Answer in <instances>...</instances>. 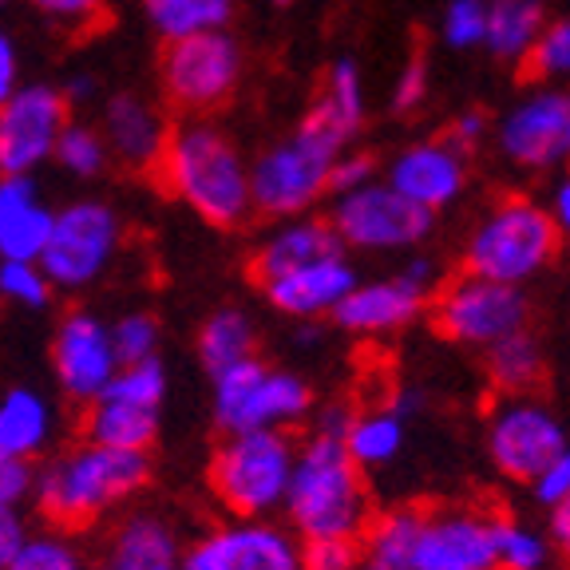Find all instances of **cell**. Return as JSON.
I'll return each mask as SVG.
<instances>
[{
	"label": "cell",
	"instance_id": "obj_35",
	"mask_svg": "<svg viewBox=\"0 0 570 570\" xmlns=\"http://www.w3.org/2000/svg\"><path fill=\"white\" fill-rule=\"evenodd\" d=\"M495 559L499 570H543L551 559V543L515 519H495Z\"/></svg>",
	"mask_w": 570,
	"mask_h": 570
},
{
	"label": "cell",
	"instance_id": "obj_39",
	"mask_svg": "<svg viewBox=\"0 0 570 570\" xmlns=\"http://www.w3.org/2000/svg\"><path fill=\"white\" fill-rule=\"evenodd\" d=\"M4 570H83V559L60 534H28Z\"/></svg>",
	"mask_w": 570,
	"mask_h": 570
},
{
	"label": "cell",
	"instance_id": "obj_7",
	"mask_svg": "<svg viewBox=\"0 0 570 570\" xmlns=\"http://www.w3.org/2000/svg\"><path fill=\"white\" fill-rule=\"evenodd\" d=\"M313 412V389L289 368L246 361L214 376V424L223 436L289 432Z\"/></svg>",
	"mask_w": 570,
	"mask_h": 570
},
{
	"label": "cell",
	"instance_id": "obj_51",
	"mask_svg": "<svg viewBox=\"0 0 570 570\" xmlns=\"http://www.w3.org/2000/svg\"><path fill=\"white\" fill-rule=\"evenodd\" d=\"M424 404H428L424 389H412V384H404V389H396L389 401H384V409H389L396 420H404V424H409V420H416L420 412H424Z\"/></svg>",
	"mask_w": 570,
	"mask_h": 570
},
{
	"label": "cell",
	"instance_id": "obj_18",
	"mask_svg": "<svg viewBox=\"0 0 570 570\" xmlns=\"http://www.w3.org/2000/svg\"><path fill=\"white\" fill-rule=\"evenodd\" d=\"M52 368L60 389L76 404H91L119 373V356L111 348V330L88 309H76L60 321L52 337Z\"/></svg>",
	"mask_w": 570,
	"mask_h": 570
},
{
	"label": "cell",
	"instance_id": "obj_9",
	"mask_svg": "<svg viewBox=\"0 0 570 570\" xmlns=\"http://www.w3.org/2000/svg\"><path fill=\"white\" fill-rule=\"evenodd\" d=\"M325 223L333 226L341 249H361V254H416L432 230H436V214L420 210L416 203L401 198L396 190L376 178L368 187H356L348 195L333 198V210Z\"/></svg>",
	"mask_w": 570,
	"mask_h": 570
},
{
	"label": "cell",
	"instance_id": "obj_27",
	"mask_svg": "<svg viewBox=\"0 0 570 570\" xmlns=\"http://www.w3.org/2000/svg\"><path fill=\"white\" fill-rule=\"evenodd\" d=\"M424 511L416 508H392L384 515H373L361 534V559L356 570H416V534Z\"/></svg>",
	"mask_w": 570,
	"mask_h": 570
},
{
	"label": "cell",
	"instance_id": "obj_25",
	"mask_svg": "<svg viewBox=\"0 0 570 570\" xmlns=\"http://www.w3.org/2000/svg\"><path fill=\"white\" fill-rule=\"evenodd\" d=\"M183 547L167 519L135 511L111 531L96 570H178Z\"/></svg>",
	"mask_w": 570,
	"mask_h": 570
},
{
	"label": "cell",
	"instance_id": "obj_53",
	"mask_svg": "<svg viewBox=\"0 0 570 570\" xmlns=\"http://www.w3.org/2000/svg\"><path fill=\"white\" fill-rule=\"evenodd\" d=\"M96 76H88V71H76V76H71L68 83H63V104H88L91 96H96Z\"/></svg>",
	"mask_w": 570,
	"mask_h": 570
},
{
	"label": "cell",
	"instance_id": "obj_16",
	"mask_svg": "<svg viewBox=\"0 0 570 570\" xmlns=\"http://www.w3.org/2000/svg\"><path fill=\"white\" fill-rule=\"evenodd\" d=\"M68 124V104L48 83H20L0 104V178H28L52 159Z\"/></svg>",
	"mask_w": 570,
	"mask_h": 570
},
{
	"label": "cell",
	"instance_id": "obj_22",
	"mask_svg": "<svg viewBox=\"0 0 570 570\" xmlns=\"http://www.w3.org/2000/svg\"><path fill=\"white\" fill-rule=\"evenodd\" d=\"M104 142H107V155L119 159L124 167H155L167 151V124L163 116L155 111L151 104L135 91H116V96H107L104 104Z\"/></svg>",
	"mask_w": 570,
	"mask_h": 570
},
{
	"label": "cell",
	"instance_id": "obj_14",
	"mask_svg": "<svg viewBox=\"0 0 570 570\" xmlns=\"http://www.w3.org/2000/svg\"><path fill=\"white\" fill-rule=\"evenodd\" d=\"M499 155L519 170L570 167V88H539L495 124Z\"/></svg>",
	"mask_w": 570,
	"mask_h": 570
},
{
	"label": "cell",
	"instance_id": "obj_55",
	"mask_svg": "<svg viewBox=\"0 0 570 570\" xmlns=\"http://www.w3.org/2000/svg\"><path fill=\"white\" fill-rule=\"evenodd\" d=\"M4 4H9V0H0V12H4Z\"/></svg>",
	"mask_w": 570,
	"mask_h": 570
},
{
	"label": "cell",
	"instance_id": "obj_23",
	"mask_svg": "<svg viewBox=\"0 0 570 570\" xmlns=\"http://www.w3.org/2000/svg\"><path fill=\"white\" fill-rule=\"evenodd\" d=\"M333 254H345L333 226L325 218H317V214H302V218H289V223L277 226L269 238H262V246L249 258V274L258 285H266L282 274H294V269L313 266L321 258H333Z\"/></svg>",
	"mask_w": 570,
	"mask_h": 570
},
{
	"label": "cell",
	"instance_id": "obj_46",
	"mask_svg": "<svg viewBox=\"0 0 570 570\" xmlns=\"http://www.w3.org/2000/svg\"><path fill=\"white\" fill-rule=\"evenodd\" d=\"M534 499L543 503V508H559L562 499H570V444L554 455L551 463L543 468V475L531 483Z\"/></svg>",
	"mask_w": 570,
	"mask_h": 570
},
{
	"label": "cell",
	"instance_id": "obj_4",
	"mask_svg": "<svg viewBox=\"0 0 570 570\" xmlns=\"http://www.w3.org/2000/svg\"><path fill=\"white\" fill-rule=\"evenodd\" d=\"M562 249V234L543 203L511 195L495 203L463 242V274L523 289Z\"/></svg>",
	"mask_w": 570,
	"mask_h": 570
},
{
	"label": "cell",
	"instance_id": "obj_49",
	"mask_svg": "<svg viewBox=\"0 0 570 570\" xmlns=\"http://www.w3.org/2000/svg\"><path fill=\"white\" fill-rule=\"evenodd\" d=\"M20 88V52L4 28H0V104Z\"/></svg>",
	"mask_w": 570,
	"mask_h": 570
},
{
	"label": "cell",
	"instance_id": "obj_52",
	"mask_svg": "<svg viewBox=\"0 0 570 570\" xmlns=\"http://www.w3.org/2000/svg\"><path fill=\"white\" fill-rule=\"evenodd\" d=\"M551 547L570 559V499H562L559 508H551Z\"/></svg>",
	"mask_w": 570,
	"mask_h": 570
},
{
	"label": "cell",
	"instance_id": "obj_42",
	"mask_svg": "<svg viewBox=\"0 0 570 570\" xmlns=\"http://www.w3.org/2000/svg\"><path fill=\"white\" fill-rule=\"evenodd\" d=\"M381 178V163L373 159L368 151H341L333 159V170H330V195H348L356 187H368Z\"/></svg>",
	"mask_w": 570,
	"mask_h": 570
},
{
	"label": "cell",
	"instance_id": "obj_20",
	"mask_svg": "<svg viewBox=\"0 0 570 570\" xmlns=\"http://www.w3.org/2000/svg\"><path fill=\"white\" fill-rule=\"evenodd\" d=\"M432 297L412 285L409 277L389 274L373 282H356L345 302L333 309V325L353 337H389V333L409 330L420 313H428Z\"/></svg>",
	"mask_w": 570,
	"mask_h": 570
},
{
	"label": "cell",
	"instance_id": "obj_3",
	"mask_svg": "<svg viewBox=\"0 0 570 570\" xmlns=\"http://www.w3.org/2000/svg\"><path fill=\"white\" fill-rule=\"evenodd\" d=\"M163 178L175 198L190 206L203 223L218 230L249 223V163L242 151L210 124H187L167 139L159 159Z\"/></svg>",
	"mask_w": 570,
	"mask_h": 570
},
{
	"label": "cell",
	"instance_id": "obj_44",
	"mask_svg": "<svg viewBox=\"0 0 570 570\" xmlns=\"http://www.w3.org/2000/svg\"><path fill=\"white\" fill-rule=\"evenodd\" d=\"M428 99V60L424 56H412L401 68L396 83H392V111L396 116H412L420 111V104Z\"/></svg>",
	"mask_w": 570,
	"mask_h": 570
},
{
	"label": "cell",
	"instance_id": "obj_38",
	"mask_svg": "<svg viewBox=\"0 0 570 570\" xmlns=\"http://www.w3.org/2000/svg\"><path fill=\"white\" fill-rule=\"evenodd\" d=\"M527 71L534 80H567L570 76V17L547 20L534 52L527 56Z\"/></svg>",
	"mask_w": 570,
	"mask_h": 570
},
{
	"label": "cell",
	"instance_id": "obj_5",
	"mask_svg": "<svg viewBox=\"0 0 570 570\" xmlns=\"http://www.w3.org/2000/svg\"><path fill=\"white\" fill-rule=\"evenodd\" d=\"M341 151H348V142L305 111L294 135L277 139L274 147H266L258 159L249 163L254 214L282 218V223L309 214L321 198L330 195V170Z\"/></svg>",
	"mask_w": 570,
	"mask_h": 570
},
{
	"label": "cell",
	"instance_id": "obj_17",
	"mask_svg": "<svg viewBox=\"0 0 570 570\" xmlns=\"http://www.w3.org/2000/svg\"><path fill=\"white\" fill-rule=\"evenodd\" d=\"M495 519L472 508L424 511L416 534V570H499Z\"/></svg>",
	"mask_w": 570,
	"mask_h": 570
},
{
	"label": "cell",
	"instance_id": "obj_45",
	"mask_svg": "<svg viewBox=\"0 0 570 570\" xmlns=\"http://www.w3.org/2000/svg\"><path fill=\"white\" fill-rule=\"evenodd\" d=\"M488 131H491L488 111H483V107H468V111H460V116L452 119V127H448L440 139H444L452 151H460L463 159H468V155H475V147L488 139Z\"/></svg>",
	"mask_w": 570,
	"mask_h": 570
},
{
	"label": "cell",
	"instance_id": "obj_29",
	"mask_svg": "<svg viewBox=\"0 0 570 570\" xmlns=\"http://www.w3.org/2000/svg\"><path fill=\"white\" fill-rule=\"evenodd\" d=\"M309 116L321 119L330 131H337L345 142L356 139V131L365 127V80H361L356 60H348V56L333 60L330 76H325V88L313 99Z\"/></svg>",
	"mask_w": 570,
	"mask_h": 570
},
{
	"label": "cell",
	"instance_id": "obj_31",
	"mask_svg": "<svg viewBox=\"0 0 570 570\" xmlns=\"http://www.w3.org/2000/svg\"><path fill=\"white\" fill-rule=\"evenodd\" d=\"M488 376L499 396H534V389L547 376V353L531 330L503 337L488 348Z\"/></svg>",
	"mask_w": 570,
	"mask_h": 570
},
{
	"label": "cell",
	"instance_id": "obj_10",
	"mask_svg": "<svg viewBox=\"0 0 570 570\" xmlns=\"http://www.w3.org/2000/svg\"><path fill=\"white\" fill-rule=\"evenodd\" d=\"M428 313H432V325H436L440 337L463 348H483V353L531 325V302H527L523 289L468 274L440 285Z\"/></svg>",
	"mask_w": 570,
	"mask_h": 570
},
{
	"label": "cell",
	"instance_id": "obj_1",
	"mask_svg": "<svg viewBox=\"0 0 570 570\" xmlns=\"http://www.w3.org/2000/svg\"><path fill=\"white\" fill-rule=\"evenodd\" d=\"M282 511L302 543L305 539H356L361 543L373 519V499L365 488V472L348 460L341 436L313 428L297 444Z\"/></svg>",
	"mask_w": 570,
	"mask_h": 570
},
{
	"label": "cell",
	"instance_id": "obj_21",
	"mask_svg": "<svg viewBox=\"0 0 570 570\" xmlns=\"http://www.w3.org/2000/svg\"><path fill=\"white\" fill-rule=\"evenodd\" d=\"M356 282L361 277H356L353 262L345 254H333V258H321L313 266L294 269V274L274 277V282L262 285V294L285 317L317 321V317H333V309L345 302Z\"/></svg>",
	"mask_w": 570,
	"mask_h": 570
},
{
	"label": "cell",
	"instance_id": "obj_47",
	"mask_svg": "<svg viewBox=\"0 0 570 570\" xmlns=\"http://www.w3.org/2000/svg\"><path fill=\"white\" fill-rule=\"evenodd\" d=\"M36 9L52 20H63V24H83V20L99 17L107 0H28Z\"/></svg>",
	"mask_w": 570,
	"mask_h": 570
},
{
	"label": "cell",
	"instance_id": "obj_36",
	"mask_svg": "<svg viewBox=\"0 0 570 570\" xmlns=\"http://www.w3.org/2000/svg\"><path fill=\"white\" fill-rule=\"evenodd\" d=\"M111 330V348H116L119 365H142V361H155L159 356V321L151 313H124Z\"/></svg>",
	"mask_w": 570,
	"mask_h": 570
},
{
	"label": "cell",
	"instance_id": "obj_43",
	"mask_svg": "<svg viewBox=\"0 0 570 570\" xmlns=\"http://www.w3.org/2000/svg\"><path fill=\"white\" fill-rule=\"evenodd\" d=\"M36 491V468L32 460H20V455L0 452V508H17L28 503Z\"/></svg>",
	"mask_w": 570,
	"mask_h": 570
},
{
	"label": "cell",
	"instance_id": "obj_33",
	"mask_svg": "<svg viewBox=\"0 0 570 570\" xmlns=\"http://www.w3.org/2000/svg\"><path fill=\"white\" fill-rule=\"evenodd\" d=\"M155 32L175 45L203 32H223L234 17V0H142Z\"/></svg>",
	"mask_w": 570,
	"mask_h": 570
},
{
	"label": "cell",
	"instance_id": "obj_50",
	"mask_svg": "<svg viewBox=\"0 0 570 570\" xmlns=\"http://www.w3.org/2000/svg\"><path fill=\"white\" fill-rule=\"evenodd\" d=\"M547 214L554 218V226H559L562 238H570V167H562V175L554 178L551 206H547Z\"/></svg>",
	"mask_w": 570,
	"mask_h": 570
},
{
	"label": "cell",
	"instance_id": "obj_11",
	"mask_svg": "<svg viewBox=\"0 0 570 570\" xmlns=\"http://www.w3.org/2000/svg\"><path fill=\"white\" fill-rule=\"evenodd\" d=\"M119 249V214L96 198L63 206L52 218V234L36 266L45 269L52 289H83L116 258Z\"/></svg>",
	"mask_w": 570,
	"mask_h": 570
},
{
	"label": "cell",
	"instance_id": "obj_41",
	"mask_svg": "<svg viewBox=\"0 0 570 570\" xmlns=\"http://www.w3.org/2000/svg\"><path fill=\"white\" fill-rule=\"evenodd\" d=\"M361 547L356 539H305L302 570H356Z\"/></svg>",
	"mask_w": 570,
	"mask_h": 570
},
{
	"label": "cell",
	"instance_id": "obj_48",
	"mask_svg": "<svg viewBox=\"0 0 570 570\" xmlns=\"http://www.w3.org/2000/svg\"><path fill=\"white\" fill-rule=\"evenodd\" d=\"M24 539H28L24 515L17 508H0V570L9 567V559L24 547Z\"/></svg>",
	"mask_w": 570,
	"mask_h": 570
},
{
	"label": "cell",
	"instance_id": "obj_13",
	"mask_svg": "<svg viewBox=\"0 0 570 570\" xmlns=\"http://www.w3.org/2000/svg\"><path fill=\"white\" fill-rule=\"evenodd\" d=\"M242 80V45L230 32H203L175 40L163 52V88L183 111H214L234 96Z\"/></svg>",
	"mask_w": 570,
	"mask_h": 570
},
{
	"label": "cell",
	"instance_id": "obj_2",
	"mask_svg": "<svg viewBox=\"0 0 570 570\" xmlns=\"http://www.w3.org/2000/svg\"><path fill=\"white\" fill-rule=\"evenodd\" d=\"M147 480H151L147 452H111L83 440L80 448H68L36 472L32 499L48 523L60 531H80L116 508L119 499H131L135 491L147 488Z\"/></svg>",
	"mask_w": 570,
	"mask_h": 570
},
{
	"label": "cell",
	"instance_id": "obj_8",
	"mask_svg": "<svg viewBox=\"0 0 570 570\" xmlns=\"http://www.w3.org/2000/svg\"><path fill=\"white\" fill-rule=\"evenodd\" d=\"M163 401H167V365L159 356L142 365H119L111 384L88 404L83 440L111 452H151Z\"/></svg>",
	"mask_w": 570,
	"mask_h": 570
},
{
	"label": "cell",
	"instance_id": "obj_19",
	"mask_svg": "<svg viewBox=\"0 0 570 570\" xmlns=\"http://www.w3.org/2000/svg\"><path fill=\"white\" fill-rule=\"evenodd\" d=\"M384 183L420 210L440 214L468 190V159L444 139H420L396 151L384 167Z\"/></svg>",
	"mask_w": 570,
	"mask_h": 570
},
{
	"label": "cell",
	"instance_id": "obj_34",
	"mask_svg": "<svg viewBox=\"0 0 570 570\" xmlns=\"http://www.w3.org/2000/svg\"><path fill=\"white\" fill-rule=\"evenodd\" d=\"M52 159L60 163L68 175L76 178H96L99 170L107 167V142L104 135H99V127L91 124H80V119H68L60 131V139H56V151Z\"/></svg>",
	"mask_w": 570,
	"mask_h": 570
},
{
	"label": "cell",
	"instance_id": "obj_54",
	"mask_svg": "<svg viewBox=\"0 0 570 570\" xmlns=\"http://www.w3.org/2000/svg\"><path fill=\"white\" fill-rule=\"evenodd\" d=\"M274 4H294V0H274Z\"/></svg>",
	"mask_w": 570,
	"mask_h": 570
},
{
	"label": "cell",
	"instance_id": "obj_6",
	"mask_svg": "<svg viewBox=\"0 0 570 570\" xmlns=\"http://www.w3.org/2000/svg\"><path fill=\"white\" fill-rule=\"evenodd\" d=\"M297 444L289 432H242L214 448L206 480L234 519H269L285 508Z\"/></svg>",
	"mask_w": 570,
	"mask_h": 570
},
{
	"label": "cell",
	"instance_id": "obj_28",
	"mask_svg": "<svg viewBox=\"0 0 570 570\" xmlns=\"http://www.w3.org/2000/svg\"><path fill=\"white\" fill-rule=\"evenodd\" d=\"M52 404L32 389H9L0 396V452L32 460L52 440Z\"/></svg>",
	"mask_w": 570,
	"mask_h": 570
},
{
	"label": "cell",
	"instance_id": "obj_26",
	"mask_svg": "<svg viewBox=\"0 0 570 570\" xmlns=\"http://www.w3.org/2000/svg\"><path fill=\"white\" fill-rule=\"evenodd\" d=\"M547 28V0H488V32L483 48L495 60L527 63Z\"/></svg>",
	"mask_w": 570,
	"mask_h": 570
},
{
	"label": "cell",
	"instance_id": "obj_15",
	"mask_svg": "<svg viewBox=\"0 0 570 570\" xmlns=\"http://www.w3.org/2000/svg\"><path fill=\"white\" fill-rule=\"evenodd\" d=\"M178 570H302V539L274 519H234L190 543Z\"/></svg>",
	"mask_w": 570,
	"mask_h": 570
},
{
	"label": "cell",
	"instance_id": "obj_24",
	"mask_svg": "<svg viewBox=\"0 0 570 570\" xmlns=\"http://www.w3.org/2000/svg\"><path fill=\"white\" fill-rule=\"evenodd\" d=\"M52 218L32 178H0V262H40Z\"/></svg>",
	"mask_w": 570,
	"mask_h": 570
},
{
	"label": "cell",
	"instance_id": "obj_12",
	"mask_svg": "<svg viewBox=\"0 0 570 570\" xmlns=\"http://www.w3.org/2000/svg\"><path fill=\"white\" fill-rule=\"evenodd\" d=\"M567 444V424L539 396H499L488 416V455L495 472L515 483L539 480Z\"/></svg>",
	"mask_w": 570,
	"mask_h": 570
},
{
	"label": "cell",
	"instance_id": "obj_40",
	"mask_svg": "<svg viewBox=\"0 0 570 570\" xmlns=\"http://www.w3.org/2000/svg\"><path fill=\"white\" fill-rule=\"evenodd\" d=\"M0 297L24 309H45L52 302V282L36 262H0Z\"/></svg>",
	"mask_w": 570,
	"mask_h": 570
},
{
	"label": "cell",
	"instance_id": "obj_32",
	"mask_svg": "<svg viewBox=\"0 0 570 570\" xmlns=\"http://www.w3.org/2000/svg\"><path fill=\"white\" fill-rule=\"evenodd\" d=\"M404 440H409V424L396 420L381 404V409L353 412L341 444H345L348 460H353L361 472H373V468H389V463L404 452Z\"/></svg>",
	"mask_w": 570,
	"mask_h": 570
},
{
	"label": "cell",
	"instance_id": "obj_30",
	"mask_svg": "<svg viewBox=\"0 0 570 570\" xmlns=\"http://www.w3.org/2000/svg\"><path fill=\"white\" fill-rule=\"evenodd\" d=\"M254 345H258V330H254V321L242 309H234V305L214 309L210 317L203 321V330H198V361H203V368L210 376L254 361V356H258Z\"/></svg>",
	"mask_w": 570,
	"mask_h": 570
},
{
	"label": "cell",
	"instance_id": "obj_37",
	"mask_svg": "<svg viewBox=\"0 0 570 570\" xmlns=\"http://www.w3.org/2000/svg\"><path fill=\"white\" fill-rule=\"evenodd\" d=\"M488 32V0H448L444 17H440V40L455 52H472L483 48Z\"/></svg>",
	"mask_w": 570,
	"mask_h": 570
}]
</instances>
